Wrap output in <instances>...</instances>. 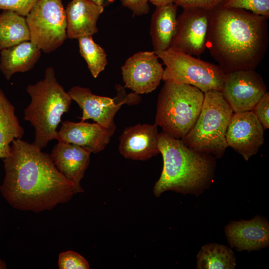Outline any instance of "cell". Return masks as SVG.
<instances>
[{
	"label": "cell",
	"instance_id": "7",
	"mask_svg": "<svg viewBox=\"0 0 269 269\" xmlns=\"http://www.w3.org/2000/svg\"><path fill=\"white\" fill-rule=\"evenodd\" d=\"M166 66L162 80L195 86L203 92H221L225 73L217 65L170 49L157 55Z\"/></svg>",
	"mask_w": 269,
	"mask_h": 269
},
{
	"label": "cell",
	"instance_id": "31",
	"mask_svg": "<svg viewBox=\"0 0 269 269\" xmlns=\"http://www.w3.org/2000/svg\"><path fill=\"white\" fill-rule=\"evenodd\" d=\"M148 1L154 5L158 7L175 4L177 0H148Z\"/></svg>",
	"mask_w": 269,
	"mask_h": 269
},
{
	"label": "cell",
	"instance_id": "17",
	"mask_svg": "<svg viewBox=\"0 0 269 269\" xmlns=\"http://www.w3.org/2000/svg\"><path fill=\"white\" fill-rule=\"evenodd\" d=\"M91 153L80 146L58 142L50 154L56 168L72 183L75 194L84 191L80 182L90 164Z\"/></svg>",
	"mask_w": 269,
	"mask_h": 269
},
{
	"label": "cell",
	"instance_id": "2",
	"mask_svg": "<svg viewBox=\"0 0 269 269\" xmlns=\"http://www.w3.org/2000/svg\"><path fill=\"white\" fill-rule=\"evenodd\" d=\"M267 19L220 5L212 10L207 48L225 74L255 70L263 59L269 42Z\"/></svg>",
	"mask_w": 269,
	"mask_h": 269
},
{
	"label": "cell",
	"instance_id": "30",
	"mask_svg": "<svg viewBox=\"0 0 269 269\" xmlns=\"http://www.w3.org/2000/svg\"><path fill=\"white\" fill-rule=\"evenodd\" d=\"M112 2L114 0H108ZM123 6L130 10L134 16H141L148 13V0H121Z\"/></svg>",
	"mask_w": 269,
	"mask_h": 269
},
{
	"label": "cell",
	"instance_id": "32",
	"mask_svg": "<svg viewBox=\"0 0 269 269\" xmlns=\"http://www.w3.org/2000/svg\"><path fill=\"white\" fill-rule=\"evenodd\" d=\"M7 268L6 263L0 258V269H5Z\"/></svg>",
	"mask_w": 269,
	"mask_h": 269
},
{
	"label": "cell",
	"instance_id": "16",
	"mask_svg": "<svg viewBox=\"0 0 269 269\" xmlns=\"http://www.w3.org/2000/svg\"><path fill=\"white\" fill-rule=\"evenodd\" d=\"M82 110L81 121L92 119L105 127L114 124V118L126 100L117 103L114 99L98 96L92 93L88 88L73 86L68 92Z\"/></svg>",
	"mask_w": 269,
	"mask_h": 269
},
{
	"label": "cell",
	"instance_id": "18",
	"mask_svg": "<svg viewBox=\"0 0 269 269\" xmlns=\"http://www.w3.org/2000/svg\"><path fill=\"white\" fill-rule=\"evenodd\" d=\"M103 11V5L91 0H72L65 8L67 38L78 39L96 33L97 22Z\"/></svg>",
	"mask_w": 269,
	"mask_h": 269
},
{
	"label": "cell",
	"instance_id": "23",
	"mask_svg": "<svg viewBox=\"0 0 269 269\" xmlns=\"http://www.w3.org/2000/svg\"><path fill=\"white\" fill-rule=\"evenodd\" d=\"M235 267V254L225 245L206 244L197 255L196 268L198 269H233Z\"/></svg>",
	"mask_w": 269,
	"mask_h": 269
},
{
	"label": "cell",
	"instance_id": "20",
	"mask_svg": "<svg viewBox=\"0 0 269 269\" xmlns=\"http://www.w3.org/2000/svg\"><path fill=\"white\" fill-rule=\"evenodd\" d=\"M177 7L175 4L158 6L152 16L150 34L156 55L168 49L175 36Z\"/></svg>",
	"mask_w": 269,
	"mask_h": 269
},
{
	"label": "cell",
	"instance_id": "8",
	"mask_svg": "<svg viewBox=\"0 0 269 269\" xmlns=\"http://www.w3.org/2000/svg\"><path fill=\"white\" fill-rule=\"evenodd\" d=\"M25 19L30 40L44 53L55 51L67 38L62 0H38Z\"/></svg>",
	"mask_w": 269,
	"mask_h": 269
},
{
	"label": "cell",
	"instance_id": "13",
	"mask_svg": "<svg viewBox=\"0 0 269 269\" xmlns=\"http://www.w3.org/2000/svg\"><path fill=\"white\" fill-rule=\"evenodd\" d=\"M116 128L115 124L110 127H105L96 122L65 121L57 132L55 139L80 146L96 154L107 146Z\"/></svg>",
	"mask_w": 269,
	"mask_h": 269
},
{
	"label": "cell",
	"instance_id": "22",
	"mask_svg": "<svg viewBox=\"0 0 269 269\" xmlns=\"http://www.w3.org/2000/svg\"><path fill=\"white\" fill-rule=\"evenodd\" d=\"M30 40L25 17L10 10L0 13V50Z\"/></svg>",
	"mask_w": 269,
	"mask_h": 269
},
{
	"label": "cell",
	"instance_id": "28",
	"mask_svg": "<svg viewBox=\"0 0 269 269\" xmlns=\"http://www.w3.org/2000/svg\"><path fill=\"white\" fill-rule=\"evenodd\" d=\"M251 111L264 130L269 128V93L266 92L257 102Z\"/></svg>",
	"mask_w": 269,
	"mask_h": 269
},
{
	"label": "cell",
	"instance_id": "21",
	"mask_svg": "<svg viewBox=\"0 0 269 269\" xmlns=\"http://www.w3.org/2000/svg\"><path fill=\"white\" fill-rule=\"evenodd\" d=\"M24 134L14 106L0 88V158L9 156L12 142L22 138Z\"/></svg>",
	"mask_w": 269,
	"mask_h": 269
},
{
	"label": "cell",
	"instance_id": "27",
	"mask_svg": "<svg viewBox=\"0 0 269 269\" xmlns=\"http://www.w3.org/2000/svg\"><path fill=\"white\" fill-rule=\"evenodd\" d=\"M38 0H0V10H10L26 17Z\"/></svg>",
	"mask_w": 269,
	"mask_h": 269
},
{
	"label": "cell",
	"instance_id": "15",
	"mask_svg": "<svg viewBox=\"0 0 269 269\" xmlns=\"http://www.w3.org/2000/svg\"><path fill=\"white\" fill-rule=\"evenodd\" d=\"M230 246L238 251L258 250L269 245V223L256 216L249 220L231 221L225 228Z\"/></svg>",
	"mask_w": 269,
	"mask_h": 269
},
{
	"label": "cell",
	"instance_id": "9",
	"mask_svg": "<svg viewBox=\"0 0 269 269\" xmlns=\"http://www.w3.org/2000/svg\"><path fill=\"white\" fill-rule=\"evenodd\" d=\"M211 11L186 8L177 18V31L168 49L199 56L207 48Z\"/></svg>",
	"mask_w": 269,
	"mask_h": 269
},
{
	"label": "cell",
	"instance_id": "5",
	"mask_svg": "<svg viewBox=\"0 0 269 269\" xmlns=\"http://www.w3.org/2000/svg\"><path fill=\"white\" fill-rule=\"evenodd\" d=\"M204 93L188 84L165 81L158 97L155 123L162 132L182 139L195 124Z\"/></svg>",
	"mask_w": 269,
	"mask_h": 269
},
{
	"label": "cell",
	"instance_id": "11",
	"mask_svg": "<svg viewBox=\"0 0 269 269\" xmlns=\"http://www.w3.org/2000/svg\"><path fill=\"white\" fill-rule=\"evenodd\" d=\"M125 86L137 94H147L156 89L164 69L153 51H141L129 57L121 67Z\"/></svg>",
	"mask_w": 269,
	"mask_h": 269
},
{
	"label": "cell",
	"instance_id": "14",
	"mask_svg": "<svg viewBox=\"0 0 269 269\" xmlns=\"http://www.w3.org/2000/svg\"><path fill=\"white\" fill-rule=\"evenodd\" d=\"M157 127L154 123L126 127L119 137L121 154L127 159L146 160L160 153Z\"/></svg>",
	"mask_w": 269,
	"mask_h": 269
},
{
	"label": "cell",
	"instance_id": "25",
	"mask_svg": "<svg viewBox=\"0 0 269 269\" xmlns=\"http://www.w3.org/2000/svg\"><path fill=\"white\" fill-rule=\"evenodd\" d=\"M219 5L226 8L244 9L268 19L269 17V0H223Z\"/></svg>",
	"mask_w": 269,
	"mask_h": 269
},
{
	"label": "cell",
	"instance_id": "12",
	"mask_svg": "<svg viewBox=\"0 0 269 269\" xmlns=\"http://www.w3.org/2000/svg\"><path fill=\"white\" fill-rule=\"evenodd\" d=\"M264 131L261 124L251 111L234 113L226 131L227 146L248 161L264 144Z\"/></svg>",
	"mask_w": 269,
	"mask_h": 269
},
{
	"label": "cell",
	"instance_id": "24",
	"mask_svg": "<svg viewBox=\"0 0 269 269\" xmlns=\"http://www.w3.org/2000/svg\"><path fill=\"white\" fill-rule=\"evenodd\" d=\"M77 39L81 56L86 62L92 76L97 78L107 65L106 52L99 45L94 41L92 36H82Z\"/></svg>",
	"mask_w": 269,
	"mask_h": 269
},
{
	"label": "cell",
	"instance_id": "10",
	"mask_svg": "<svg viewBox=\"0 0 269 269\" xmlns=\"http://www.w3.org/2000/svg\"><path fill=\"white\" fill-rule=\"evenodd\" d=\"M261 76L255 70L225 74L221 92L234 113L251 111L267 92Z\"/></svg>",
	"mask_w": 269,
	"mask_h": 269
},
{
	"label": "cell",
	"instance_id": "33",
	"mask_svg": "<svg viewBox=\"0 0 269 269\" xmlns=\"http://www.w3.org/2000/svg\"><path fill=\"white\" fill-rule=\"evenodd\" d=\"M95 3L99 4V5H103V2L104 0H91Z\"/></svg>",
	"mask_w": 269,
	"mask_h": 269
},
{
	"label": "cell",
	"instance_id": "4",
	"mask_svg": "<svg viewBox=\"0 0 269 269\" xmlns=\"http://www.w3.org/2000/svg\"><path fill=\"white\" fill-rule=\"evenodd\" d=\"M26 91L31 101L24 110V119L34 128L32 143L42 149L55 139L62 116L69 111L72 99L58 82L52 67L45 70L43 79L28 85Z\"/></svg>",
	"mask_w": 269,
	"mask_h": 269
},
{
	"label": "cell",
	"instance_id": "26",
	"mask_svg": "<svg viewBox=\"0 0 269 269\" xmlns=\"http://www.w3.org/2000/svg\"><path fill=\"white\" fill-rule=\"evenodd\" d=\"M58 267L60 269H88V262L82 255L73 251L61 252L58 257Z\"/></svg>",
	"mask_w": 269,
	"mask_h": 269
},
{
	"label": "cell",
	"instance_id": "6",
	"mask_svg": "<svg viewBox=\"0 0 269 269\" xmlns=\"http://www.w3.org/2000/svg\"><path fill=\"white\" fill-rule=\"evenodd\" d=\"M233 114L221 91L211 90L204 93L199 116L181 140L194 151L221 158L228 147L226 134Z\"/></svg>",
	"mask_w": 269,
	"mask_h": 269
},
{
	"label": "cell",
	"instance_id": "3",
	"mask_svg": "<svg viewBox=\"0 0 269 269\" xmlns=\"http://www.w3.org/2000/svg\"><path fill=\"white\" fill-rule=\"evenodd\" d=\"M158 147L163 166L154 186L155 196L168 190L198 196L210 186L215 171V157L194 151L163 132L158 134Z\"/></svg>",
	"mask_w": 269,
	"mask_h": 269
},
{
	"label": "cell",
	"instance_id": "29",
	"mask_svg": "<svg viewBox=\"0 0 269 269\" xmlns=\"http://www.w3.org/2000/svg\"><path fill=\"white\" fill-rule=\"evenodd\" d=\"M223 0H177L175 4L183 8H200L212 11L219 6Z\"/></svg>",
	"mask_w": 269,
	"mask_h": 269
},
{
	"label": "cell",
	"instance_id": "19",
	"mask_svg": "<svg viewBox=\"0 0 269 269\" xmlns=\"http://www.w3.org/2000/svg\"><path fill=\"white\" fill-rule=\"evenodd\" d=\"M40 49L30 40L0 51V70L7 80L18 72L32 69L41 55Z\"/></svg>",
	"mask_w": 269,
	"mask_h": 269
},
{
	"label": "cell",
	"instance_id": "1",
	"mask_svg": "<svg viewBox=\"0 0 269 269\" xmlns=\"http://www.w3.org/2000/svg\"><path fill=\"white\" fill-rule=\"evenodd\" d=\"M5 176L0 192L14 208L38 213L68 202L72 183L56 168L50 154L22 138L14 140L3 159Z\"/></svg>",
	"mask_w": 269,
	"mask_h": 269
}]
</instances>
